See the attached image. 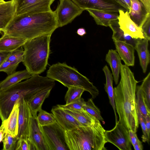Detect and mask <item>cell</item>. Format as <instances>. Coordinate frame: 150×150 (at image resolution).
<instances>
[{
	"label": "cell",
	"mask_w": 150,
	"mask_h": 150,
	"mask_svg": "<svg viewBox=\"0 0 150 150\" xmlns=\"http://www.w3.org/2000/svg\"><path fill=\"white\" fill-rule=\"evenodd\" d=\"M120 74V81L114 88L116 110L119 117L118 121L128 130L136 132L139 125L136 100L138 82L133 73L125 64H122Z\"/></svg>",
	"instance_id": "cell-1"
},
{
	"label": "cell",
	"mask_w": 150,
	"mask_h": 150,
	"mask_svg": "<svg viewBox=\"0 0 150 150\" xmlns=\"http://www.w3.org/2000/svg\"><path fill=\"white\" fill-rule=\"evenodd\" d=\"M54 11L25 13L16 15L4 33L27 40L47 34H52L59 28Z\"/></svg>",
	"instance_id": "cell-2"
},
{
	"label": "cell",
	"mask_w": 150,
	"mask_h": 150,
	"mask_svg": "<svg viewBox=\"0 0 150 150\" xmlns=\"http://www.w3.org/2000/svg\"><path fill=\"white\" fill-rule=\"evenodd\" d=\"M55 81L39 74L32 75L20 82L0 91V118L2 122L9 117L14 105L23 97L28 102L35 94L42 90L52 89Z\"/></svg>",
	"instance_id": "cell-3"
},
{
	"label": "cell",
	"mask_w": 150,
	"mask_h": 150,
	"mask_svg": "<svg viewBox=\"0 0 150 150\" xmlns=\"http://www.w3.org/2000/svg\"><path fill=\"white\" fill-rule=\"evenodd\" d=\"M105 131L97 119L91 125L65 131L66 142L69 150H106Z\"/></svg>",
	"instance_id": "cell-4"
},
{
	"label": "cell",
	"mask_w": 150,
	"mask_h": 150,
	"mask_svg": "<svg viewBox=\"0 0 150 150\" xmlns=\"http://www.w3.org/2000/svg\"><path fill=\"white\" fill-rule=\"evenodd\" d=\"M51 35H45L28 40L23 46L22 62L32 75L39 74L46 69Z\"/></svg>",
	"instance_id": "cell-5"
},
{
	"label": "cell",
	"mask_w": 150,
	"mask_h": 150,
	"mask_svg": "<svg viewBox=\"0 0 150 150\" xmlns=\"http://www.w3.org/2000/svg\"><path fill=\"white\" fill-rule=\"evenodd\" d=\"M46 76L59 82L67 88L75 86L82 88L88 92L93 99L95 98L99 95V90L88 78L75 68L65 63L58 62L52 65L47 71Z\"/></svg>",
	"instance_id": "cell-6"
},
{
	"label": "cell",
	"mask_w": 150,
	"mask_h": 150,
	"mask_svg": "<svg viewBox=\"0 0 150 150\" xmlns=\"http://www.w3.org/2000/svg\"><path fill=\"white\" fill-rule=\"evenodd\" d=\"M40 126L47 150H69L65 141V131L56 121Z\"/></svg>",
	"instance_id": "cell-7"
},
{
	"label": "cell",
	"mask_w": 150,
	"mask_h": 150,
	"mask_svg": "<svg viewBox=\"0 0 150 150\" xmlns=\"http://www.w3.org/2000/svg\"><path fill=\"white\" fill-rule=\"evenodd\" d=\"M83 11L71 0H59L58 5L54 11L59 27H62L71 23Z\"/></svg>",
	"instance_id": "cell-8"
},
{
	"label": "cell",
	"mask_w": 150,
	"mask_h": 150,
	"mask_svg": "<svg viewBox=\"0 0 150 150\" xmlns=\"http://www.w3.org/2000/svg\"><path fill=\"white\" fill-rule=\"evenodd\" d=\"M128 131L118 121L112 129L105 131L106 141L113 144L120 150H131Z\"/></svg>",
	"instance_id": "cell-9"
},
{
	"label": "cell",
	"mask_w": 150,
	"mask_h": 150,
	"mask_svg": "<svg viewBox=\"0 0 150 150\" xmlns=\"http://www.w3.org/2000/svg\"><path fill=\"white\" fill-rule=\"evenodd\" d=\"M55 0H16V15L50 11L51 6Z\"/></svg>",
	"instance_id": "cell-10"
},
{
	"label": "cell",
	"mask_w": 150,
	"mask_h": 150,
	"mask_svg": "<svg viewBox=\"0 0 150 150\" xmlns=\"http://www.w3.org/2000/svg\"><path fill=\"white\" fill-rule=\"evenodd\" d=\"M81 9H95L118 13L120 9L126 11L113 0H71Z\"/></svg>",
	"instance_id": "cell-11"
},
{
	"label": "cell",
	"mask_w": 150,
	"mask_h": 150,
	"mask_svg": "<svg viewBox=\"0 0 150 150\" xmlns=\"http://www.w3.org/2000/svg\"><path fill=\"white\" fill-rule=\"evenodd\" d=\"M19 104L18 132L19 139L28 138L29 126L32 113L28 103L23 97L18 101Z\"/></svg>",
	"instance_id": "cell-12"
},
{
	"label": "cell",
	"mask_w": 150,
	"mask_h": 150,
	"mask_svg": "<svg viewBox=\"0 0 150 150\" xmlns=\"http://www.w3.org/2000/svg\"><path fill=\"white\" fill-rule=\"evenodd\" d=\"M118 23L124 33L135 39L144 38L142 29L130 18L128 11L120 9Z\"/></svg>",
	"instance_id": "cell-13"
},
{
	"label": "cell",
	"mask_w": 150,
	"mask_h": 150,
	"mask_svg": "<svg viewBox=\"0 0 150 150\" xmlns=\"http://www.w3.org/2000/svg\"><path fill=\"white\" fill-rule=\"evenodd\" d=\"M37 116L32 115L30 117L28 139L35 150H47Z\"/></svg>",
	"instance_id": "cell-14"
},
{
	"label": "cell",
	"mask_w": 150,
	"mask_h": 150,
	"mask_svg": "<svg viewBox=\"0 0 150 150\" xmlns=\"http://www.w3.org/2000/svg\"><path fill=\"white\" fill-rule=\"evenodd\" d=\"M51 111L56 122L65 131L82 126L74 117L57 105L52 107Z\"/></svg>",
	"instance_id": "cell-15"
},
{
	"label": "cell",
	"mask_w": 150,
	"mask_h": 150,
	"mask_svg": "<svg viewBox=\"0 0 150 150\" xmlns=\"http://www.w3.org/2000/svg\"><path fill=\"white\" fill-rule=\"evenodd\" d=\"M16 0H11L0 3V35L16 15Z\"/></svg>",
	"instance_id": "cell-16"
},
{
	"label": "cell",
	"mask_w": 150,
	"mask_h": 150,
	"mask_svg": "<svg viewBox=\"0 0 150 150\" xmlns=\"http://www.w3.org/2000/svg\"><path fill=\"white\" fill-rule=\"evenodd\" d=\"M131 6L128 13L131 19L140 28L150 16L143 4L140 0H130Z\"/></svg>",
	"instance_id": "cell-17"
},
{
	"label": "cell",
	"mask_w": 150,
	"mask_h": 150,
	"mask_svg": "<svg viewBox=\"0 0 150 150\" xmlns=\"http://www.w3.org/2000/svg\"><path fill=\"white\" fill-rule=\"evenodd\" d=\"M116 50L127 66H133L135 62L134 47L131 45L120 41L114 42Z\"/></svg>",
	"instance_id": "cell-18"
},
{
	"label": "cell",
	"mask_w": 150,
	"mask_h": 150,
	"mask_svg": "<svg viewBox=\"0 0 150 150\" xmlns=\"http://www.w3.org/2000/svg\"><path fill=\"white\" fill-rule=\"evenodd\" d=\"M93 18L96 23L100 25L109 26L112 21L118 20V13L112 12L95 9L86 10Z\"/></svg>",
	"instance_id": "cell-19"
},
{
	"label": "cell",
	"mask_w": 150,
	"mask_h": 150,
	"mask_svg": "<svg viewBox=\"0 0 150 150\" xmlns=\"http://www.w3.org/2000/svg\"><path fill=\"white\" fill-rule=\"evenodd\" d=\"M149 40L144 38L138 39L134 49L137 53L143 72L145 73L150 62V54L148 50Z\"/></svg>",
	"instance_id": "cell-20"
},
{
	"label": "cell",
	"mask_w": 150,
	"mask_h": 150,
	"mask_svg": "<svg viewBox=\"0 0 150 150\" xmlns=\"http://www.w3.org/2000/svg\"><path fill=\"white\" fill-rule=\"evenodd\" d=\"M27 40L3 34L0 38V51L10 52L23 46Z\"/></svg>",
	"instance_id": "cell-21"
},
{
	"label": "cell",
	"mask_w": 150,
	"mask_h": 150,
	"mask_svg": "<svg viewBox=\"0 0 150 150\" xmlns=\"http://www.w3.org/2000/svg\"><path fill=\"white\" fill-rule=\"evenodd\" d=\"M105 60L110 66L115 84H118L122 64L121 59L115 50H109L105 56Z\"/></svg>",
	"instance_id": "cell-22"
},
{
	"label": "cell",
	"mask_w": 150,
	"mask_h": 150,
	"mask_svg": "<svg viewBox=\"0 0 150 150\" xmlns=\"http://www.w3.org/2000/svg\"><path fill=\"white\" fill-rule=\"evenodd\" d=\"M19 104L18 101L15 104L9 117L2 122L6 128V133L16 137L18 132V116Z\"/></svg>",
	"instance_id": "cell-23"
},
{
	"label": "cell",
	"mask_w": 150,
	"mask_h": 150,
	"mask_svg": "<svg viewBox=\"0 0 150 150\" xmlns=\"http://www.w3.org/2000/svg\"><path fill=\"white\" fill-rule=\"evenodd\" d=\"M32 75L27 70L16 71L8 75L4 80L0 82V91L4 89L21 81L30 78Z\"/></svg>",
	"instance_id": "cell-24"
},
{
	"label": "cell",
	"mask_w": 150,
	"mask_h": 150,
	"mask_svg": "<svg viewBox=\"0 0 150 150\" xmlns=\"http://www.w3.org/2000/svg\"><path fill=\"white\" fill-rule=\"evenodd\" d=\"M52 89L41 91L34 95L27 102L33 116H37V112L42 109L45 100L49 96Z\"/></svg>",
	"instance_id": "cell-25"
},
{
	"label": "cell",
	"mask_w": 150,
	"mask_h": 150,
	"mask_svg": "<svg viewBox=\"0 0 150 150\" xmlns=\"http://www.w3.org/2000/svg\"><path fill=\"white\" fill-rule=\"evenodd\" d=\"M103 70L104 73L106 81L105 83L104 84V89L108 95L110 103L113 110L116 122L118 120L115 102L114 88L113 86V77L107 65L103 67Z\"/></svg>",
	"instance_id": "cell-26"
},
{
	"label": "cell",
	"mask_w": 150,
	"mask_h": 150,
	"mask_svg": "<svg viewBox=\"0 0 150 150\" xmlns=\"http://www.w3.org/2000/svg\"><path fill=\"white\" fill-rule=\"evenodd\" d=\"M109 27L113 32L112 39L114 42H124L131 45L134 47L138 39L133 38L129 35L125 34L120 28L118 20L111 21Z\"/></svg>",
	"instance_id": "cell-27"
},
{
	"label": "cell",
	"mask_w": 150,
	"mask_h": 150,
	"mask_svg": "<svg viewBox=\"0 0 150 150\" xmlns=\"http://www.w3.org/2000/svg\"><path fill=\"white\" fill-rule=\"evenodd\" d=\"M63 109L74 117L82 126L91 125L94 124L97 120L84 110H75Z\"/></svg>",
	"instance_id": "cell-28"
},
{
	"label": "cell",
	"mask_w": 150,
	"mask_h": 150,
	"mask_svg": "<svg viewBox=\"0 0 150 150\" xmlns=\"http://www.w3.org/2000/svg\"><path fill=\"white\" fill-rule=\"evenodd\" d=\"M136 100L137 110L144 117L150 114V109L146 104L142 91L139 86H136Z\"/></svg>",
	"instance_id": "cell-29"
},
{
	"label": "cell",
	"mask_w": 150,
	"mask_h": 150,
	"mask_svg": "<svg viewBox=\"0 0 150 150\" xmlns=\"http://www.w3.org/2000/svg\"><path fill=\"white\" fill-rule=\"evenodd\" d=\"M84 110L100 121L104 122V119L101 115V112L98 108L95 105L91 98L85 102L83 107Z\"/></svg>",
	"instance_id": "cell-30"
},
{
	"label": "cell",
	"mask_w": 150,
	"mask_h": 150,
	"mask_svg": "<svg viewBox=\"0 0 150 150\" xmlns=\"http://www.w3.org/2000/svg\"><path fill=\"white\" fill-rule=\"evenodd\" d=\"M65 96V100L66 104H69L80 98L85 91L83 89L76 87H69Z\"/></svg>",
	"instance_id": "cell-31"
},
{
	"label": "cell",
	"mask_w": 150,
	"mask_h": 150,
	"mask_svg": "<svg viewBox=\"0 0 150 150\" xmlns=\"http://www.w3.org/2000/svg\"><path fill=\"white\" fill-rule=\"evenodd\" d=\"M38 112L37 118L40 125L41 126L51 125L56 122L55 118L52 114L41 109Z\"/></svg>",
	"instance_id": "cell-32"
},
{
	"label": "cell",
	"mask_w": 150,
	"mask_h": 150,
	"mask_svg": "<svg viewBox=\"0 0 150 150\" xmlns=\"http://www.w3.org/2000/svg\"><path fill=\"white\" fill-rule=\"evenodd\" d=\"M139 87L142 90L146 104L150 109V72H149Z\"/></svg>",
	"instance_id": "cell-33"
},
{
	"label": "cell",
	"mask_w": 150,
	"mask_h": 150,
	"mask_svg": "<svg viewBox=\"0 0 150 150\" xmlns=\"http://www.w3.org/2000/svg\"><path fill=\"white\" fill-rule=\"evenodd\" d=\"M19 139L6 133L3 139V150H16Z\"/></svg>",
	"instance_id": "cell-34"
},
{
	"label": "cell",
	"mask_w": 150,
	"mask_h": 150,
	"mask_svg": "<svg viewBox=\"0 0 150 150\" xmlns=\"http://www.w3.org/2000/svg\"><path fill=\"white\" fill-rule=\"evenodd\" d=\"M85 101L82 98L67 104L64 105H57L58 107L64 109L75 110H83V107Z\"/></svg>",
	"instance_id": "cell-35"
},
{
	"label": "cell",
	"mask_w": 150,
	"mask_h": 150,
	"mask_svg": "<svg viewBox=\"0 0 150 150\" xmlns=\"http://www.w3.org/2000/svg\"><path fill=\"white\" fill-rule=\"evenodd\" d=\"M24 55V50L21 47L11 52L6 60L20 63L23 61Z\"/></svg>",
	"instance_id": "cell-36"
},
{
	"label": "cell",
	"mask_w": 150,
	"mask_h": 150,
	"mask_svg": "<svg viewBox=\"0 0 150 150\" xmlns=\"http://www.w3.org/2000/svg\"><path fill=\"white\" fill-rule=\"evenodd\" d=\"M19 63L16 62H11L6 60L0 67V72L6 73L8 76L16 71Z\"/></svg>",
	"instance_id": "cell-37"
},
{
	"label": "cell",
	"mask_w": 150,
	"mask_h": 150,
	"mask_svg": "<svg viewBox=\"0 0 150 150\" xmlns=\"http://www.w3.org/2000/svg\"><path fill=\"white\" fill-rule=\"evenodd\" d=\"M137 115L139 123L140 125L143 132L142 137V141L144 142H147L149 144L150 137L148 136L147 132L144 117L138 110Z\"/></svg>",
	"instance_id": "cell-38"
},
{
	"label": "cell",
	"mask_w": 150,
	"mask_h": 150,
	"mask_svg": "<svg viewBox=\"0 0 150 150\" xmlns=\"http://www.w3.org/2000/svg\"><path fill=\"white\" fill-rule=\"evenodd\" d=\"M35 150L28 138L19 139L16 150Z\"/></svg>",
	"instance_id": "cell-39"
},
{
	"label": "cell",
	"mask_w": 150,
	"mask_h": 150,
	"mask_svg": "<svg viewBox=\"0 0 150 150\" xmlns=\"http://www.w3.org/2000/svg\"><path fill=\"white\" fill-rule=\"evenodd\" d=\"M141 28L144 38L149 41L150 39V16L144 23Z\"/></svg>",
	"instance_id": "cell-40"
},
{
	"label": "cell",
	"mask_w": 150,
	"mask_h": 150,
	"mask_svg": "<svg viewBox=\"0 0 150 150\" xmlns=\"http://www.w3.org/2000/svg\"><path fill=\"white\" fill-rule=\"evenodd\" d=\"M128 132L130 141L131 144L133 146L138 139L136 134V132L130 130H128Z\"/></svg>",
	"instance_id": "cell-41"
},
{
	"label": "cell",
	"mask_w": 150,
	"mask_h": 150,
	"mask_svg": "<svg viewBox=\"0 0 150 150\" xmlns=\"http://www.w3.org/2000/svg\"><path fill=\"white\" fill-rule=\"evenodd\" d=\"M146 131L148 136L150 137V114H148L144 117Z\"/></svg>",
	"instance_id": "cell-42"
},
{
	"label": "cell",
	"mask_w": 150,
	"mask_h": 150,
	"mask_svg": "<svg viewBox=\"0 0 150 150\" xmlns=\"http://www.w3.org/2000/svg\"><path fill=\"white\" fill-rule=\"evenodd\" d=\"M10 52L0 51V67L6 59Z\"/></svg>",
	"instance_id": "cell-43"
},
{
	"label": "cell",
	"mask_w": 150,
	"mask_h": 150,
	"mask_svg": "<svg viewBox=\"0 0 150 150\" xmlns=\"http://www.w3.org/2000/svg\"><path fill=\"white\" fill-rule=\"evenodd\" d=\"M6 133V129L4 123L2 124L0 127V143L2 141Z\"/></svg>",
	"instance_id": "cell-44"
},
{
	"label": "cell",
	"mask_w": 150,
	"mask_h": 150,
	"mask_svg": "<svg viewBox=\"0 0 150 150\" xmlns=\"http://www.w3.org/2000/svg\"><path fill=\"white\" fill-rule=\"evenodd\" d=\"M133 146L135 150H142L143 149L142 143L139 139Z\"/></svg>",
	"instance_id": "cell-45"
},
{
	"label": "cell",
	"mask_w": 150,
	"mask_h": 150,
	"mask_svg": "<svg viewBox=\"0 0 150 150\" xmlns=\"http://www.w3.org/2000/svg\"><path fill=\"white\" fill-rule=\"evenodd\" d=\"M116 3L122 6L126 11H129V9L123 0H113Z\"/></svg>",
	"instance_id": "cell-46"
},
{
	"label": "cell",
	"mask_w": 150,
	"mask_h": 150,
	"mask_svg": "<svg viewBox=\"0 0 150 150\" xmlns=\"http://www.w3.org/2000/svg\"><path fill=\"white\" fill-rule=\"evenodd\" d=\"M149 12L150 13V0H140Z\"/></svg>",
	"instance_id": "cell-47"
},
{
	"label": "cell",
	"mask_w": 150,
	"mask_h": 150,
	"mask_svg": "<svg viewBox=\"0 0 150 150\" xmlns=\"http://www.w3.org/2000/svg\"><path fill=\"white\" fill-rule=\"evenodd\" d=\"M77 33L79 35L83 36L86 34V32L84 28H81L77 30Z\"/></svg>",
	"instance_id": "cell-48"
},
{
	"label": "cell",
	"mask_w": 150,
	"mask_h": 150,
	"mask_svg": "<svg viewBox=\"0 0 150 150\" xmlns=\"http://www.w3.org/2000/svg\"><path fill=\"white\" fill-rule=\"evenodd\" d=\"M127 6L129 11L130 10L131 6V1L130 0H123Z\"/></svg>",
	"instance_id": "cell-49"
},
{
	"label": "cell",
	"mask_w": 150,
	"mask_h": 150,
	"mask_svg": "<svg viewBox=\"0 0 150 150\" xmlns=\"http://www.w3.org/2000/svg\"><path fill=\"white\" fill-rule=\"evenodd\" d=\"M5 1H4V0H0V3L4 2Z\"/></svg>",
	"instance_id": "cell-50"
}]
</instances>
